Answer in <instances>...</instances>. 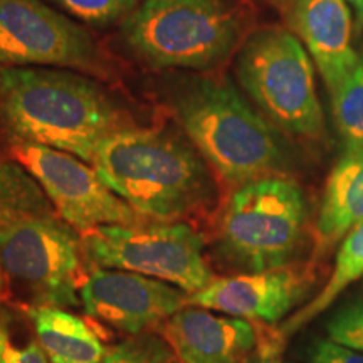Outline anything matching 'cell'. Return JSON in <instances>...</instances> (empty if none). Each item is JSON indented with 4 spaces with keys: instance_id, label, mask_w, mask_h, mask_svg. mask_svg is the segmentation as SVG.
Masks as SVG:
<instances>
[{
    "instance_id": "obj_17",
    "label": "cell",
    "mask_w": 363,
    "mask_h": 363,
    "mask_svg": "<svg viewBox=\"0 0 363 363\" xmlns=\"http://www.w3.org/2000/svg\"><path fill=\"white\" fill-rule=\"evenodd\" d=\"M363 276V222L353 227L347 238L342 240L337 252V264L326 281L325 288L315 298L294 313L286 323L281 326L278 337L288 338L289 335L310 323L313 318L323 313L331 303L342 294L345 289Z\"/></svg>"
},
{
    "instance_id": "obj_22",
    "label": "cell",
    "mask_w": 363,
    "mask_h": 363,
    "mask_svg": "<svg viewBox=\"0 0 363 363\" xmlns=\"http://www.w3.org/2000/svg\"><path fill=\"white\" fill-rule=\"evenodd\" d=\"M88 26H110L123 22L136 7L140 0H48Z\"/></svg>"
},
{
    "instance_id": "obj_19",
    "label": "cell",
    "mask_w": 363,
    "mask_h": 363,
    "mask_svg": "<svg viewBox=\"0 0 363 363\" xmlns=\"http://www.w3.org/2000/svg\"><path fill=\"white\" fill-rule=\"evenodd\" d=\"M0 363H49L29 313L0 299Z\"/></svg>"
},
{
    "instance_id": "obj_15",
    "label": "cell",
    "mask_w": 363,
    "mask_h": 363,
    "mask_svg": "<svg viewBox=\"0 0 363 363\" xmlns=\"http://www.w3.org/2000/svg\"><path fill=\"white\" fill-rule=\"evenodd\" d=\"M363 222V150H345L335 163L315 222V252L320 259L333 251L353 227Z\"/></svg>"
},
{
    "instance_id": "obj_12",
    "label": "cell",
    "mask_w": 363,
    "mask_h": 363,
    "mask_svg": "<svg viewBox=\"0 0 363 363\" xmlns=\"http://www.w3.org/2000/svg\"><path fill=\"white\" fill-rule=\"evenodd\" d=\"M313 286V266L291 262L274 269L216 278L207 288L189 294L187 305L274 325L306 298Z\"/></svg>"
},
{
    "instance_id": "obj_21",
    "label": "cell",
    "mask_w": 363,
    "mask_h": 363,
    "mask_svg": "<svg viewBox=\"0 0 363 363\" xmlns=\"http://www.w3.org/2000/svg\"><path fill=\"white\" fill-rule=\"evenodd\" d=\"M101 363H182L160 331L123 338L106 352Z\"/></svg>"
},
{
    "instance_id": "obj_25",
    "label": "cell",
    "mask_w": 363,
    "mask_h": 363,
    "mask_svg": "<svg viewBox=\"0 0 363 363\" xmlns=\"http://www.w3.org/2000/svg\"><path fill=\"white\" fill-rule=\"evenodd\" d=\"M267 2L274 4V6H278L281 9H286V11H291L293 4L296 2V0H267Z\"/></svg>"
},
{
    "instance_id": "obj_5",
    "label": "cell",
    "mask_w": 363,
    "mask_h": 363,
    "mask_svg": "<svg viewBox=\"0 0 363 363\" xmlns=\"http://www.w3.org/2000/svg\"><path fill=\"white\" fill-rule=\"evenodd\" d=\"M306 219L305 194L288 177H261L239 185L217 219V259L242 272L291 264L305 239Z\"/></svg>"
},
{
    "instance_id": "obj_23",
    "label": "cell",
    "mask_w": 363,
    "mask_h": 363,
    "mask_svg": "<svg viewBox=\"0 0 363 363\" xmlns=\"http://www.w3.org/2000/svg\"><path fill=\"white\" fill-rule=\"evenodd\" d=\"M326 333L331 342L363 353V299L345 305L330 318Z\"/></svg>"
},
{
    "instance_id": "obj_4",
    "label": "cell",
    "mask_w": 363,
    "mask_h": 363,
    "mask_svg": "<svg viewBox=\"0 0 363 363\" xmlns=\"http://www.w3.org/2000/svg\"><path fill=\"white\" fill-rule=\"evenodd\" d=\"M240 35L242 21L227 0H143L121 22L126 48L162 69H214Z\"/></svg>"
},
{
    "instance_id": "obj_9",
    "label": "cell",
    "mask_w": 363,
    "mask_h": 363,
    "mask_svg": "<svg viewBox=\"0 0 363 363\" xmlns=\"http://www.w3.org/2000/svg\"><path fill=\"white\" fill-rule=\"evenodd\" d=\"M9 153L34 177L59 219L79 234L99 225H130L145 220L104 184L94 167L79 157L19 140H12Z\"/></svg>"
},
{
    "instance_id": "obj_6",
    "label": "cell",
    "mask_w": 363,
    "mask_h": 363,
    "mask_svg": "<svg viewBox=\"0 0 363 363\" xmlns=\"http://www.w3.org/2000/svg\"><path fill=\"white\" fill-rule=\"evenodd\" d=\"M6 301L33 310L78 308L88 278L83 239L57 216H30L0 225Z\"/></svg>"
},
{
    "instance_id": "obj_11",
    "label": "cell",
    "mask_w": 363,
    "mask_h": 363,
    "mask_svg": "<svg viewBox=\"0 0 363 363\" xmlns=\"http://www.w3.org/2000/svg\"><path fill=\"white\" fill-rule=\"evenodd\" d=\"M189 293L165 281L123 269L89 266L79 289L86 320L101 338L158 330L187 306Z\"/></svg>"
},
{
    "instance_id": "obj_3",
    "label": "cell",
    "mask_w": 363,
    "mask_h": 363,
    "mask_svg": "<svg viewBox=\"0 0 363 363\" xmlns=\"http://www.w3.org/2000/svg\"><path fill=\"white\" fill-rule=\"evenodd\" d=\"M182 128L207 165L225 184L239 185L278 175L288 153L271 121H266L230 81L194 76L172 91Z\"/></svg>"
},
{
    "instance_id": "obj_26",
    "label": "cell",
    "mask_w": 363,
    "mask_h": 363,
    "mask_svg": "<svg viewBox=\"0 0 363 363\" xmlns=\"http://www.w3.org/2000/svg\"><path fill=\"white\" fill-rule=\"evenodd\" d=\"M350 2H352V6L355 7L358 19H360L362 24H363V0H350Z\"/></svg>"
},
{
    "instance_id": "obj_24",
    "label": "cell",
    "mask_w": 363,
    "mask_h": 363,
    "mask_svg": "<svg viewBox=\"0 0 363 363\" xmlns=\"http://www.w3.org/2000/svg\"><path fill=\"white\" fill-rule=\"evenodd\" d=\"M310 363H363V353L326 338L313 347Z\"/></svg>"
},
{
    "instance_id": "obj_20",
    "label": "cell",
    "mask_w": 363,
    "mask_h": 363,
    "mask_svg": "<svg viewBox=\"0 0 363 363\" xmlns=\"http://www.w3.org/2000/svg\"><path fill=\"white\" fill-rule=\"evenodd\" d=\"M330 94L345 150H363V57L330 89Z\"/></svg>"
},
{
    "instance_id": "obj_27",
    "label": "cell",
    "mask_w": 363,
    "mask_h": 363,
    "mask_svg": "<svg viewBox=\"0 0 363 363\" xmlns=\"http://www.w3.org/2000/svg\"><path fill=\"white\" fill-rule=\"evenodd\" d=\"M0 299H6V284H4L2 269H0Z\"/></svg>"
},
{
    "instance_id": "obj_10",
    "label": "cell",
    "mask_w": 363,
    "mask_h": 363,
    "mask_svg": "<svg viewBox=\"0 0 363 363\" xmlns=\"http://www.w3.org/2000/svg\"><path fill=\"white\" fill-rule=\"evenodd\" d=\"M94 71L98 45L84 27L44 0H0V67Z\"/></svg>"
},
{
    "instance_id": "obj_13",
    "label": "cell",
    "mask_w": 363,
    "mask_h": 363,
    "mask_svg": "<svg viewBox=\"0 0 363 363\" xmlns=\"http://www.w3.org/2000/svg\"><path fill=\"white\" fill-rule=\"evenodd\" d=\"M252 323L187 305L158 331L182 363H247L261 348L259 328Z\"/></svg>"
},
{
    "instance_id": "obj_7",
    "label": "cell",
    "mask_w": 363,
    "mask_h": 363,
    "mask_svg": "<svg viewBox=\"0 0 363 363\" xmlns=\"http://www.w3.org/2000/svg\"><path fill=\"white\" fill-rule=\"evenodd\" d=\"M235 76L272 125L303 138L323 135L315 67L289 30L266 27L249 35L235 57Z\"/></svg>"
},
{
    "instance_id": "obj_18",
    "label": "cell",
    "mask_w": 363,
    "mask_h": 363,
    "mask_svg": "<svg viewBox=\"0 0 363 363\" xmlns=\"http://www.w3.org/2000/svg\"><path fill=\"white\" fill-rule=\"evenodd\" d=\"M30 216H56L44 190L19 162L0 153V225Z\"/></svg>"
},
{
    "instance_id": "obj_16",
    "label": "cell",
    "mask_w": 363,
    "mask_h": 363,
    "mask_svg": "<svg viewBox=\"0 0 363 363\" xmlns=\"http://www.w3.org/2000/svg\"><path fill=\"white\" fill-rule=\"evenodd\" d=\"M51 363H101L108 348L89 321L65 308L26 310Z\"/></svg>"
},
{
    "instance_id": "obj_14",
    "label": "cell",
    "mask_w": 363,
    "mask_h": 363,
    "mask_svg": "<svg viewBox=\"0 0 363 363\" xmlns=\"http://www.w3.org/2000/svg\"><path fill=\"white\" fill-rule=\"evenodd\" d=\"M291 21L328 91L360 57L352 48V19L347 0H296Z\"/></svg>"
},
{
    "instance_id": "obj_8",
    "label": "cell",
    "mask_w": 363,
    "mask_h": 363,
    "mask_svg": "<svg viewBox=\"0 0 363 363\" xmlns=\"http://www.w3.org/2000/svg\"><path fill=\"white\" fill-rule=\"evenodd\" d=\"M89 266L150 276L194 294L217 276L206 256V239L190 222L152 220L99 225L81 234Z\"/></svg>"
},
{
    "instance_id": "obj_1",
    "label": "cell",
    "mask_w": 363,
    "mask_h": 363,
    "mask_svg": "<svg viewBox=\"0 0 363 363\" xmlns=\"http://www.w3.org/2000/svg\"><path fill=\"white\" fill-rule=\"evenodd\" d=\"M91 163L104 184L145 219L185 220L216 201L207 162L189 138L167 130L125 126L99 143Z\"/></svg>"
},
{
    "instance_id": "obj_2",
    "label": "cell",
    "mask_w": 363,
    "mask_h": 363,
    "mask_svg": "<svg viewBox=\"0 0 363 363\" xmlns=\"http://www.w3.org/2000/svg\"><path fill=\"white\" fill-rule=\"evenodd\" d=\"M0 123L12 140L51 147L91 162L103 140L125 128L99 86L57 67H0Z\"/></svg>"
}]
</instances>
